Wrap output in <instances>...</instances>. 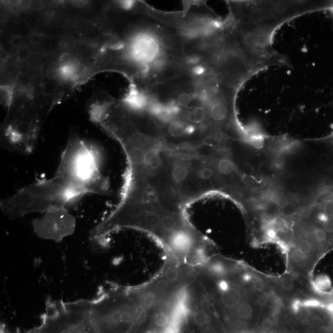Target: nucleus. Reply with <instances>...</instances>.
Returning <instances> with one entry per match:
<instances>
[{
	"label": "nucleus",
	"instance_id": "f257e3e1",
	"mask_svg": "<svg viewBox=\"0 0 333 333\" xmlns=\"http://www.w3.org/2000/svg\"><path fill=\"white\" fill-rule=\"evenodd\" d=\"M109 180L100 171L94 152L79 136L72 135L61 154L55 174L3 199L2 211L15 219L51 209L69 208L87 194L110 193Z\"/></svg>",
	"mask_w": 333,
	"mask_h": 333
},
{
	"label": "nucleus",
	"instance_id": "f03ea898",
	"mask_svg": "<svg viewBox=\"0 0 333 333\" xmlns=\"http://www.w3.org/2000/svg\"><path fill=\"white\" fill-rule=\"evenodd\" d=\"M122 228L151 234L165 249L166 257L188 264L199 261L208 247L180 210L151 200L118 205L91 230L90 236L101 240Z\"/></svg>",
	"mask_w": 333,
	"mask_h": 333
},
{
	"label": "nucleus",
	"instance_id": "7ed1b4c3",
	"mask_svg": "<svg viewBox=\"0 0 333 333\" xmlns=\"http://www.w3.org/2000/svg\"><path fill=\"white\" fill-rule=\"evenodd\" d=\"M154 304L143 284L103 288L90 301L96 333H133Z\"/></svg>",
	"mask_w": 333,
	"mask_h": 333
},
{
	"label": "nucleus",
	"instance_id": "20e7f679",
	"mask_svg": "<svg viewBox=\"0 0 333 333\" xmlns=\"http://www.w3.org/2000/svg\"><path fill=\"white\" fill-rule=\"evenodd\" d=\"M36 235L42 239L61 242L75 231L76 220L67 208H58L42 213L33 221Z\"/></svg>",
	"mask_w": 333,
	"mask_h": 333
},
{
	"label": "nucleus",
	"instance_id": "39448f33",
	"mask_svg": "<svg viewBox=\"0 0 333 333\" xmlns=\"http://www.w3.org/2000/svg\"><path fill=\"white\" fill-rule=\"evenodd\" d=\"M58 45L62 50L69 51L76 47L77 39L72 34L65 33L59 39Z\"/></svg>",
	"mask_w": 333,
	"mask_h": 333
},
{
	"label": "nucleus",
	"instance_id": "423d86ee",
	"mask_svg": "<svg viewBox=\"0 0 333 333\" xmlns=\"http://www.w3.org/2000/svg\"><path fill=\"white\" fill-rule=\"evenodd\" d=\"M217 169L220 174L223 175H229L234 171L235 166L231 160L228 159H221L219 160L217 165Z\"/></svg>",
	"mask_w": 333,
	"mask_h": 333
},
{
	"label": "nucleus",
	"instance_id": "0eeeda50",
	"mask_svg": "<svg viewBox=\"0 0 333 333\" xmlns=\"http://www.w3.org/2000/svg\"><path fill=\"white\" fill-rule=\"evenodd\" d=\"M32 54V52L31 51L30 49L29 48L25 47V46H23V47L17 49V58L20 61L26 62L30 60Z\"/></svg>",
	"mask_w": 333,
	"mask_h": 333
},
{
	"label": "nucleus",
	"instance_id": "6e6552de",
	"mask_svg": "<svg viewBox=\"0 0 333 333\" xmlns=\"http://www.w3.org/2000/svg\"><path fill=\"white\" fill-rule=\"evenodd\" d=\"M11 44L14 48H20L23 47L24 45V40L21 36H14L12 39Z\"/></svg>",
	"mask_w": 333,
	"mask_h": 333
},
{
	"label": "nucleus",
	"instance_id": "1a4fd4ad",
	"mask_svg": "<svg viewBox=\"0 0 333 333\" xmlns=\"http://www.w3.org/2000/svg\"><path fill=\"white\" fill-rule=\"evenodd\" d=\"M44 7V4L42 2H32V5H31V9H33L34 11H40Z\"/></svg>",
	"mask_w": 333,
	"mask_h": 333
},
{
	"label": "nucleus",
	"instance_id": "9d476101",
	"mask_svg": "<svg viewBox=\"0 0 333 333\" xmlns=\"http://www.w3.org/2000/svg\"><path fill=\"white\" fill-rule=\"evenodd\" d=\"M71 3L77 8H82L85 7L88 5V2L86 1H72L71 2Z\"/></svg>",
	"mask_w": 333,
	"mask_h": 333
},
{
	"label": "nucleus",
	"instance_id": "9b49d317",
	"mask_svg": "<svg viewBox=\"0 0 333 333\" xmlns=\"http://www.w3.org/2000/svg\"><path fill=\"white\" fill-rule=\"evenodd\" d=\"M32 2L30 1H21L18 2V6L23 9H27L31 8Z\"/></svg>",
	"mask_w": 333,
	"mask_h": 333
},
{
	"label": "nucleus",
	"instance_id": "f8f14e48",
	"mask_svg": "<svg viewBox=\"0 0 333 333\" xmlns=\"http://www.w3.org/2000/svg\"><path fill=\"white\" fill-rule=\"evenodd\" d=\"M325 138L327 143H328L329 146H331L333 147V133Z\"/></svg>",
	"mask_w": 333,
	"mask_h": 333
}]
</instances>
